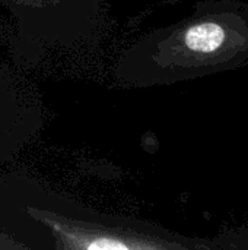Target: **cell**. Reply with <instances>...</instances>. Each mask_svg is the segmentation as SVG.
<instances>
[{
    "mask_svg": "<svg viewBox=\"0 0 248 250\" xmlns=\"http://www.w3.org/2000/svg\"><path fill=\"white\" fill-rule=\"evenodd\" d=\"M248 63V1L200 0L184 19L127 47L114 75L124 86H168Z\"/></svg>",
    "mask_w": 248,
    "mask_h": 250,
    "instance_id": "6da1fadb",
    "label": "cell"
},
{
    "mask_svg": "<svg viewBox=\"0 0 248 250\" xmlns=\"http://www.w3.org/2000/svg\"><path fill=\"white\" fill-rule=\"evenodd\" d=\"M25 211L50 230L57 249L218 250L212 239L183 236L134 218L96 214L76 204L45 201L29 204Z\"/></svg>",
    "mask_w": 248,
    "mask_h": 250,
    "instance_id": "7a4b0ae2",
    "label": "cell"
},
{
    "mask_svg": "<svg viewBox=\"0 0 248 250\" xmlns=\"http://www.w3.org/2000/svg\"><path fill=\"white\" fill-rule=\"evenodd\" d=\"M22 41L72 50L95 40L105 21L107 0H0Z\"/></svg>",
    "mask_w": 248,
    "mask_h": 250,
    "instance_id": "3957f363",
    "label": "cell"
},
{
    "mask_svg": "<svg viewBox=\"0 0 248 250\" xmlns=\"http://www.w3.org/2000/svg\"><path fill=\"white\" fill-rule=\"evenodd\" d=\"M38 107L25 97L13 75L0 64V145H22L38 130Z\"/></svg>",
    "mask_w": 248,
    "mask_h": 250,
    "instance_id": "277c9868",
    "label": "cell"
},
{
    "mask_svg": "<svg viewBox=\"0 0 248 250\" xmlns=\"http://www.w3.org/2000/svg\"><path fill=\"white\" fill-rule=\"evenodd\" d=\"M218 250H248V221L212 237Z\"/></svg>",
    "mask_w": 248,
    "mask_h": 250,
    "instance_id": "5b68a950",
    "label": "cell"
},
{
    "mask_svg": "<svg viewBox=\"0 0 248 250\" xmlns=\"http://www.w3.org/2000/svg\"><path fill=\"white\" fill-rule=\"evenodd\" d=\"M15 249V248H22V245H16L13 243L9 237H4L3 234H0V249Z\"/></svg>",
    "mask_w": 248,
    "mask_h": 250,
    "instance_id": "8992f818",
    "label": "cell"
}]
</instances>
